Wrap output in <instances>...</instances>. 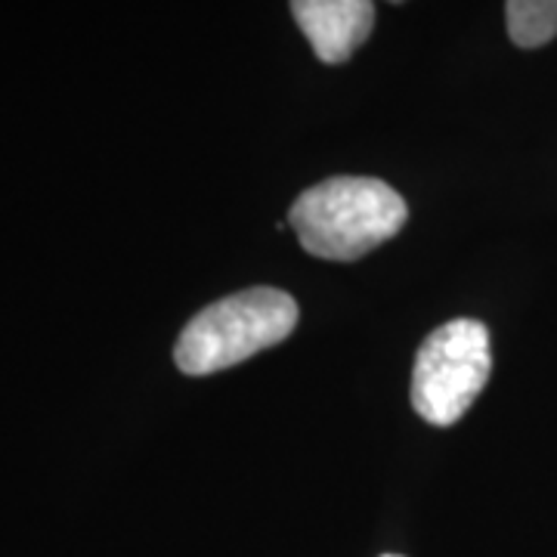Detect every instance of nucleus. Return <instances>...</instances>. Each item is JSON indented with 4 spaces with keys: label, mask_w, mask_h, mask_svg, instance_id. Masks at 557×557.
I'll return each instance as SVG.
<instances>
[{
    "label": "nucleus",
    "mask_w": 557,
    "mask_h": 557,
    "mask_svg": "<svg viewBox=\"0 0 557 557\" xmlns=\"http://www.w3.org/2000/svg\"><path fill=\"white\" fill-rule=\"evenodd\" d=\"M387 3H403V0H387Z\"/></svg>",
    "instance_id": "423d86ee"
},
{
    "label": "nucleus",
    "mask_w": 557,
    "mask_h": 557,
    "mask_svg": "<svg viewBox=\"0 0 557 557\" xmlns=\"http://www.w3.org/2000/svg\"><path fill=\"white\" fill-rule=\"evenodd\" d=\"M298 325V304L278 288H248L189 319L174 347L183 375H211L285 341Z\"/></svg>",
    "instance_id": "f03ea898"
},
{
    "label": "nucleus",
    "mask_w": 557,
    "mask_h": 557,
    "mask_svg": "<svg viewBox=\"0 0 557 557\" xmlns=\"http://www.w3.org/2000/svg\"><path fill=\"white\" fill-rule=\"evenodd\" d=\"M409 218L394 186L375 177H332L300 193L288 226L322 260H359L391 242Z\"/></svg>",
    "instance_id": "f257e3e1"
},
{
    "label": "nucleus",
    "mask_w": 557,
    "mask_h": 557,
    "mask_svg": "<svg viewBox=\"0 0 557 557\" xmlns=\"http://www.w3.org/2000/svg\"><path fill=\"white\" fill-rule=\"evenodd\" d=\"M387 557H397V555H387Z\"/></svg>",
    "instance_id": "0eeeda50"
},
{
    "label": "nucleus",
    "mask_w": 557,
    "mask_h": 557,
    "mask_svg": "<svg viewBox=\"0 0 557 557\" xmlns=\"http://www.w3.org/2000/svg\"><path fill=\"white\" fill-rule=\"evenodd\" d=\"M505 22L518 47H545L557 38V0H505Z\"/></svg>",
    "instance_id": "39448f33"
},
{
    "label": "nucleus",
    "mask_w": 557,
    "mask_h": 557,
    "mask_svg": "<svg viewBox=\"0 0 557 557\" xmlns=\"http://www.w3.org/2000/svg\"><path fill=\"white\" fill-rule=\"evenodd\" d=\"M493 372L490 332L478 319H453L431 332L412 369V406L428 424L449 428L465 416Z\"/></svg>",
    "instance_id": "7ed1b4c3"
},
{
    "label": "nucleus",
    "mask_w": 557,
    "mask_h": 557,
    "mask_svg": "<svg viewBox=\"0 0 557 557\" xmlns=\"http://www.w3.org/2000/svg\"><path fill=\"white\" fill-rule=\"evenodd\" d=\"M292 16L325 65L347 62L375 28V0H292Z\"/></svg>",
    "instance_id": "20e7f679"
}]
</instances>
